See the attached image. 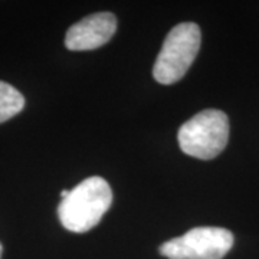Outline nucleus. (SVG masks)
<instances>
[{"instance_id":"f257e3e1","label":"nucleus","mask_w":259,"mask_h":259,"mask_svg":"<svg viewBox=\"0 0 259 259\" xmlns=\"http://www.w3.org/2000/svg\"><path fill=\"white\" fill-rule=\"evenodd\" d=\"M112 203L111 187L105 179H85L58 206V216L65 229L83 233L97 226Z\"/></svg>"},{"instance_id":"f03ea898","label":"nucleus","mask_w":259,"mask_h":259,"mask_svg":"<svg viewBox=\"0 0 259 259\" xmlns=\"http://www.w3.org/2000/svg\"><path fill=\"white\" fill-rule=\"evenodd\" d=\"M202 44L200 28L193 22L180 23L168 32L153 68L158 83L171 85L180 81L192 66Z\"/></svg>"},{"instance_id":"7ed1b4c3","label":"nucleus","mask_w":259,"mask_h":259,"mask_svg":"<svg viewBox=\"0 0 259 259\" xmlns=\"http://www.w3.org/2000/svg\"><path fill=\"white\" fill-rule=\"evenodd\" d=\"M182 151L190 157L210 160L222 153L229 140V120L221 110H204L186 121L177 133Z\"/></svg>"},{"instance_id":"20e7f679","label":"nucleus","mask_w":259,"mask_h":259,"mask_svg":"<svg viewBox=\"0 0 259 259\" xmlns=\"http://www.w3.org/2000/svg\"><path fill=\"white\" fill-rule=\"evenodd\" d=\"M233 241L232 232L225 228L200 226L161 243L158 252L168 259H222Z\"/></svg>"},{"instance_id":"39448f33","label":"nucleus","mask_w":259,"mask_h":259,"mask_svg":"<svg viewBox=\"0 0 259 259\" xmlns=\"http://www.w3.org/2000/svg\"><path fill=\"white\" fill-rule=\"evenodd\" d=\"M117 30V18L108 13H94L72 25L65 36L69 51H93L105 45Z\"/></svg>"},{"instance_id":"423d86ee","label":"nucleus","mask_w":259,"mask_h":259,"mask_svg":"<svg viewBox=\"0 0 259 259\" xmlns=\"http://www.w3.org/2000/svg\"><path fill=\"white\" fill-rule=\"evenodd\" d=\"M25 97L10 83L0 81V124L23 110Z\"/></svg>"},{"instance_id":"0eeeda50","label":"nucleus","mask_w":259,"mask_h":259,"mask_svg":"<svg viewBox=\"0 0 259 259\" xmlns=\"http://www.w3.org/2000/svg\"><path fill=\"white\" fill-rule=\"evenodd\" d=\"M68 194H69V190H62V192H61V197H62V199H65Z\"/></svg>"},{"instance_id":"6e6552de","label":"nucleus","mask_w":259,"mask_h":259,"mask_svg":"<svg viewBox=\"0 0 259 259\" xmlns=\"http://www.w3.org/2000/svg\"><path fill=\"white\" fill-rule=\"evenodd\" d=\"M2 255H3V245L0 243V259H2Z\"/></svg>"}]
</instances>
